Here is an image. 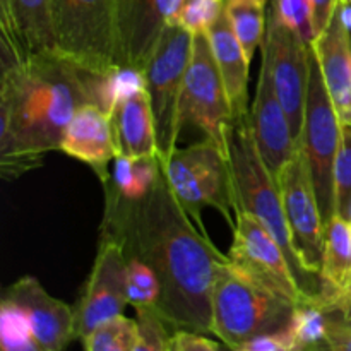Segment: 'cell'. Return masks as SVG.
<instances>
[{"label":"cell","mask_w":351,"mask_h":351,"mask_svg":"<svg viewBox=\"0 0 351 351\" xmlns=\"http://www.w3.org/2000/svg\"><path fill=\"white\" fill-rule=\"evenodd\" d=\"M101 233L119 240L127 257L153 269L161 287L154 311L170 328L213 335V288L228 256L185 213L165 170L141 199L105 195Z\"/></svg>","instance_id":"1"},{"label":"cell","mask_w":351,"mask_h":351,"mask_svg":"<svg viewBox=\"0 0 351 351\" xmlns=\"http://www.w3.org/2000/svg\"><path fill=\"white\" fill-rule=\"evenodd\" d=\"M99 75L82 71L57 51L2 64L0 79V170L7 180L43 163L60 149L79 106L96 105Z\"/></svg>","instance_id":"2"},{"label":"cell","mask_w":351,"mask_h":351,"mask_svg":"<svg viewBox=\"0 0 351 351\" xmlns=\"http://www.w3.org/2000/svg\"><path fill=\"white\" fill-rule=\"evenodd\" d=\"M228 161L235 187L237 211L259 219L285 250L295 278L308 298H319L321 287L305 273L285 216L280 185L254 143L249 119L233 122L228 132Z\"/></svg>","instance_id":"3"},{"label":"cell","mask_w":351,"mask_h":351,"mask_svg":"<svg viewBox=\"0 0 351 351\" xmlns=\"http://www.w3.org/2000/svg\"><path fill=\"white\" fill-rule=\"evenodd\" d=\"M298 304L254 283L228 259L219 264L213 288V335L225 348H242L291 322Z\"/></svg>","instance_id":"4"},{"label":"cell","mask_w":351,"mask_h":351,"mask_svg":"<svg viewBox=\"0 0 351 351\" xmlns=\"http://www.w3.org/2000/svg\"><path fill=\"white\" fill-rule=\"evenodd\" d=\"M55 51L82 71L122 69L117 0H51Z\"/></svg>","instance_id":"5"},{"label":"cell","mask_w":351,"mask_h":351,"mask_svg":"<svg viewBox=\"0 0 351 351\" xmlns=\"http://www.w3.org/2000/svg\"><path fill=\"white\" fill-rule=\"evenodd\" d=\"M163 163L175 197L192 221L204 230L202 209L215 208L230 226H235V187L228 153L211 139L177 147Z\"/></svg>","instance_id":"6"},{"label":"cell","mask_w":351,"mask_h":351,"mask_svg":"<svg viewBox=\"0 0 351 351\" xmlns=\"http://www.w3.org/2000/svg\"><path fill=\"white\" fill-rule=\"evenodd\" d=\"M194 34L182 26H167L144 67V82L156 125L158 158L167 161L180 139V99Z\"/></svg>","instance_id":"7"},{"label":"cell","mask_w":351,"mask_h":351,"mask_svg":"<svg viewBox=\"0 0 351 351\" xmlns=\"http://www.w3.org/2000/svg\"><path fill=\"white\" fill-rule=\"evenodd\" d=\"M341 136V122L322 81L314 48L311 47V75L300 144L311 167L315 194L326 226L336 216L335 167Z\"/></svg>","instance_id":"8"},{"label":"cell","mask_w":351,"mask_h":351,"mask_svg":"<svg viewBox=\"0 0 351 351\" xmlns=\"http://www.w3.org/2000/svg\"><path fill=\"white\" fill-rule=\"evenodd\" d=\"M232 106L208 33L194 34L180 99V130L192 125L228 153Z\"/></svg>","instance_id":"9"},{"label":"cell","mask_w":351,"mask_h":351,"mask_svg":"<svg viewBox=\"0 0 351 351\" xmlns=\"http://www.w3.org/2000/svg\"><path fill=\"white\" fill-rule=\"evenodd\" d=\"M278 185H280L285 216L302 266L305 273L321 287L326 225L315 194L311 167L300 143L293 158L278 175Z\"/></svg>","instance_id":"10"},{"label":"cell","mask_w":351,"mask_h":351,"mask_svg":"<svg viewBox=\"0 0 351 351\" xmlns=\"http://www.w3.org/2000/svg\"><path fill=\"white\" fill-rule=\"evenodd\" d=\"M228 263L254 283L295 302L314 300L305 295L295 278L288 257L269 230L245 211L235 213L233 242L228 250Z\"/></svg>","instance_id":"11"},{"label":"cell","mask_w":351,"mask_h":351,"mask_svg":"<svg viewBox=\"0 0 351 351\" xmlns=\"http://www.w3.org/2000/svg\"><path fill=\"white\" fill-rule=\"evenodd\" d=\"M311 47L312 45L305 43L273 9L269 10L266 40L263 45V62L269 69L274 91L287 112L297 143H300L304 129L311 75Z\"/></svg>","instance_id":"12"},{"label":"cell","mask_w":351,"mask_h":351,"mask_svg":"<svg viewBox=\"0 0 351 351\" xmlns=\"http://www.w3.org/2000/svg\"><path fill=\"white\" fill-rule=\"evenodd\" d=\"M127 305L125 252L119 240L101 233L93 271L74 307L75 339H82L99 324L122 315Z\"/></svg>","instance_id":"13"},{"label":"cell","mask_w":351,"mask_h":351,"mask_svg":"<svg viewBox=\"0 0 351 351\" xmlns=\"http://www.w3.org/2000/svg\"><path fill=\"white\" fill-rule=\"evenodd\" d=\"M0 64L55 51L51 0H0Z\"/></svg>","instance_id":"14"},{"label":"cell","mask_w":351,"mask_h":351,"mask_svg":"<svg viewBox=\"0 0 351 351\" xmlns=\"http://www.w3.org/2000/svg\"><path fill=\"white\" fill-rule=\"evenodd\" d=\"M249 123L257 151L278 180V175L293 158L298 143L291 132L287 112L274 91L269 69L264 62L261 64L256 96L250 106Z\"/></svg>","instance_id":"15"},{"label":"cell","mask_w":351,"mask_h":351,"mask_svg":"<svg viewBox=\"0 0 351 351\" xmlns=\"http://www.w3.org/2000/svg\"><path fill=\"white\" fill-rule=\"evenodd\" d=\"M3 298L23 308L34 336L48 351H64L75 339L74 307L51 297L36 278L23 276L7 288Z\"/></svg>","instance_id":"16"},{"label":"cell","mask_w":351,"mask_h":351,"mask_svg":"<svg viewBox=\"0 0 351 351\" xmlns=\"http://www.w3.org/2000/svg\"><path fill=\"white\" fill-rule=\"evenodd\" d=\"M60 151L88 165L105 184L112 175L110 163L119 156L108 113L95 103L79 106L62 137Z\"/></svg>","instance_id":"17"},{"label":"cell","mask_w":351,"mask_h":351,"mask_svg":"<svg viewBox=\"0 0 351 351\" xmlns=\"http://www.w3.org/2000/svg\"><path fill=\"white\" fill-rule=\"evenodd\" d=\"M312 48L341 127H351V33L338 7Z\"/></svg>","instance_id":"18"},{"label":"cell","mask_w":351,"mask_h":351,"mask_svg":"<svg viewBox=\"0 0 351 351\" xmlns=\"http://www.w3.org/2000/svg\"><path fill=\"white\" fill-rule=\"evenodd\" d=\"M226 7V5H225ZM211 41L213 53L218 64L219 74L225 82L226 95L232 106L233 122L247 120L250 117L249 103V67L250 60L247 58L232 23L228 19L226 9L218 17L208 31Z\"/></svg>","instance_id":"19"},{"label":"cell","mask_w":351,"mask_h":351,"mask_svg":"<svg viewBox=\"0 0 351 351\" xmlns=\"http://www.w3.org/2000/svg\"><path fill=\"white\" fill-rule=\"evenodd\" d=\"M110 119L119 156H158L156 125L146 86L120 96Z\"/></svg>","instance_id":"20"},{"label":"cell","mask_w":351,"mask_h":351,"mask_svg":"<svg viewBox=\"0 0 351 351\" xmlns=\"http://www.w3.org/2000/svg\"><path fill=\"white\" fill-rule=\"evenodd\" d=\"M122 67L144 71L165 27L156 21L153 0H117Z\"/></svg>","instance_id":"21"},{"label":"cell","mask_w":351,"mask_h":351,"mask_svg":"<svg viewBox=\"0 0 351 351\" xmlns=\"http://www.w3.org/2000/svg\"><path fill=\"white\" fill-rule=\"evenodd\" d=\"M351 281V226L335 216L326 226L324 257L321 269V295L317 302L326 308L338 300Z\"/></svg>","instance_id":"22"},{"label":"cell","mask_w":351,"mask_h":351,"mask_svg":"<svg viewBox=\"0 0 351 351\" xmlns=\"http://www.w3.org/2000/svg\"><path fill=\"white\" fill-rule=\"evenodd\" d=\"M163 173V163L158 156H117L108 180L103 184L105 195L134 201L146 195Z\"/></svg>","instance_id":"23"},{"label":"cell","mask_w":351,"mask_h":351,"mask_svg":"<svg viewBox=\"0 0 351 351\" xmlns=\"http://www.w3.org/2000/svg\"><path fill=\"white\" fill-rule=\"evenodd\" d=\"M225 9L247 58L252 60L259 45H264L266 40V5L247 0H226Z\"/></svg>","instance_id":"24"},{"label":"cell","mask_w":351,"mask_h":351,"mask_svg":"<svg viewBox=\"0 0 351 351\" xmlns=\"http://www.w3.org/2000/svg\"><path fill=\"white\" fill-rule=\"evenodd\" d=\"M139 338L137 319L119 315L103 322L81 339L86 351H134Z\"/></svg>","instance_id":"25"},{"label":"cell","mask_w":351,"mask_h":351,"mask_svg":"<svg viewBox=\"0 0 351 351\" xmlns=\"http://www.w3.org/2000/svg\"><path fill=\"white\" fill-rule=\"evenodd\" d=\"M0 351H48L34 336L23 308L7 298L0 305Z\"/></svg>","instance_id":"26"},{"label":"cell","mask_w":351,"mask_h":351,"mask_svg":"<svg viewBox=\"0 0 351 351\" xmlns=\"http://www.w3.org/2000/svg\"><path fill=\"white\" fill-rule=\"evenodd\" d=\"M127 293L129 305H132L136 311L156 308L160 302L161 287L156 274L137 257H127Z\"/></svg>","instance_id":"27"},{"label":"cell","mask_w":351,"mask_h":351,"mask_svg":"<svg viewBox=\"0 0 351 351\" xmlns=\"http://www.w3.org/2000/svg\"><path fill=\"white\" fill-rule=\"evenodd\" d=\"M226 0H182L177 26L191 34L208 33L225 10Z\"/></svg>","instance_id":"28"},{"label":"cell","mask_w":351,"mask_h":351,"mask_svg":"<svg viewBox=\"0 0 351 351\" xmlns=\"http://www.w3.org/2000/svg\"><path fill=\"white\" fill-rule=\"evenodd\" d=\"M271 9L287 26H290L307 45L315 40L312 0H273Z\"/></svg>","instance_id":"29"},{"label":"cell","mask_w":351,"mask_h":351,"mask_svg":"<svg viewBox=\"0 0 351 351\" xmlns=\"http://www.w3.org/2000/svg\"><path fill=\"white\" fill-rule=\"evenodd\" d=\"M139 324V338L134 351H170L168 324L160 317L154 308H139L136 311Z\"/></svg>","instance_id":"30"},{"label":"cell","mask_w":351,"mask_h":351,"mask_svg":"<svg viewBox=\"0 0 351 351\" xmlns=\"http://www.w3.org/2000/svg\"><path fill=\"white\" fill-rule=\"evenodd\" d=\"M343 136L335 167L336 216H341L351 197V127H341Z\"/></svg>","instance_id":"31"},{"label":"cell","mask_w":351,"mask_h":351,"mask_svg":"<svg viewBox=\"0 0 351 351\" xmlns=\"http://www.w3.org/2000/svg\"><path fill=\"white\" fill-rule=\"evenodd\" d=\"M226 351H321V345H312V343L300 341L295 338L293 332L287 328L274 335L261 336V338L254 339V341L247 343L242 348Z\"/></svg>","instance_id":"32"},{"label":"cell","mask_w":351,"mask_h":351,"mask_svg":"<svg viewBox=\"0 0 351 351\" xmlns=\"http://www.w3.org/2000/svg\"><path fill=\"white\" fill-rule=\"evenodd\" d=\"M170 351H221V348L208 335L177 329L170 338Z\"/></svg>","instance_id":"33"},{"label":"cell","mask_w":351,"mask_h":351,"mask_svg":"<svg viewBox=\"0 0 351 351\" xmlns=\"http://www.w3.org/2000/svg\"><path fill=\"white\" fill-rule=\"evenodd\" d=\"M321 351H351V328L328 317Z\"/></svg>","instance_id":"34"},{"label":"cell","mask_w":351,"mask_h":351,"mask_svg":"<svg viewBox=\"0 0 351 351\" xmlns=\"http://www.w3.org/2000/svg\"><path fill=\"white\" fill-rule=\"evenodd\" d=\"M339 0H312V14H314V31L315 38L326 29L331 21Z\"/></svg>","instance_id":"35"},{"label":"cell","mask_w":351,"mask_h":351,"mask_svg":"<svg viewBox=\"0 0 351 351\" xmlns=\"http://www.w3.org/2000/svg\"><path fill=\"white\" fill-rule=\"evenodd\" d=\"M324 311L329 319H335V321L343 322V324L351 328V297H345L341 300L335 302L329 307H326Z\"/></svg>","instance_id":"36"},{"label":"cell","mask_w":351,"mask_h":351,"mask_svg":"<svg viewBox=\"0 0 351 351\" xmlns=\"http://www.w3.org/2000/svg\"><path fill=\"white\" fill-rule=\"evenodd\" d=\"M341 218H345V219H346V221H348V223H350V225H351V197H350L348 204H346L345 211H343Z\"/></svg>","instance_id":"37"},{"label":"cell","mask_w":351,"mask_h":351,"mask_svg":"<svg viewBox=\"0 0 351 351\" xmlns=\"http://www.w3.org/2000/svg\"><path fill=\"white\" fill-rule=\"evenodd\" d=\"M247 2H257V3H264V5H266L267 0H247Z\"/></svg>","instance_id":"38"},{"label":"cell","mask_w":351,"mask_h":351,"mask_svg":"<svg viewBox=\"0 0 351 351\" xmlns=\"http://www.w3.org/2000/svg\"><path fill=\"white\" fill-rule=\"evenodd\" d=\"M343 2H346V3H351V0H343Z\"/></svg>","instance_id":"39"},{"label":"cell","mask_w":351,"mask_h":351,"mask_svg":"<svg viewBox=\"0 0 351 351\" xmlns=\"http://www.w3.org/2000/svg\"><path fill=\"white\" fill-rule=\"evenodd\" d=\"M350 226H351V225H350Z\"/></svg>","instance_id":"40"}]
</instances>
